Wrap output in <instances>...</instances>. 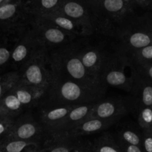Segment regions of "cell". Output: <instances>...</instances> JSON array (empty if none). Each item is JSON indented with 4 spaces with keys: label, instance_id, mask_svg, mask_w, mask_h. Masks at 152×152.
<instances>
[{
    "label": "cell",
    "instance_id": "21",
    "mask_svg": "<svg viewBox=\"0 0 152 152\" xmlns=\"http://www.w3.org/2000/svg\"><path fill=\"white\" fill-rule=\"evenodd\" d=\"M25 107L17 96L10 91L0 99V117L13 118L23 113Z\"/></svg>",
    "mask_w": 152,
    "mask_h": 152
},
{
    "label": "cell",
    "instance_id": "18",
    "mask_svg": "<svg viewBox=\"0 0 152 152\" xmlns=\"http://www.w3.org/2000/svg\"><path fill=\"white\" fill-rule=\"evenodd\" d=\"M130 91L134 94L139 109L152 107V82L138 74L137 71Z\"/></svg>",
    "mask_w": 152,
    "mask_h": 152
},
{
    "label": "cell",
    "instance_id": "14",
    "mask_svg": "<svg viewBox=\"0 0 152 152\" xmlns=\"http://www.w3.org/2000/svg\"><path fill=\"white\" fill-rule=\"evenodd\" d=\"M17 97L25 108H32L40 106L44 100L46 92L23 84H18L11 90Z\"/></svg>",
    "mask_w": 152,
    "mask_h": 152
},
{
    "label": "cell",
    "instance_id": "3",
    "mask_svg": "<svg viewBox=\"0 0 152 152\" xmlns=\"http://www.w3.org/2000/svg\"><path fill=\"white\" fill-rule=\"evenodd\" d=\"M135 74L132 60L118 52L116 55L104 56L99 80L105 88L110 87L130 91Z\"/></svg>",
    "mask_w": 152,
    "mask_h": 152
},
{
    "label": "cell",
    "instance_id": "32",
    "mask_svg": "<svg viewBox=\"0 0 152 152\" xmlns=\"http://www.w3.org/2000/svg\"><path fill=\"white\" fill-rule=\"evenodd\" d=\"M122 1L131 11H134L136 7L138 6L137 5V0H122Z\"/></svg>",
    "mask_w": 152,
    "mask_h": 152
},
{
    "label": "cell",
    "instance_id": "13",
    "mask_svg": "<svg viewBox=\"0 0 152 152\" xmlns=\"http://www.w3.org/2000/svg\"><path fill=\"white\" fill-rule=\"evenodd\" d=\"M35 19L47 23L55 26L68 33L72 34L76 37H84L91 34V32L86 27L74 21L72 19L63 15L58 12H54L47 15L40 17H35Z\"/></svg>",
    "mask_w": 152,
    "mask_h": 152
},
{
    "label": "cell",
    "instance_id": "34",
    "mask_svg": "<svg viewBox=\"0 0 152 152\" xmlns=\"http://www.w3.org/2000/svg\"><path fill=\"white\" fill-rule=\"evenodd\" d=\"M9 1H11V0H0V6L4 5V4H5L6 2H9Z\"/></svg>",
    "mask_w": 152,
    "mask_h": 152
},
{
    "label": "cell",
    "instance_id": "20",
    "mask_svg": "<svg viewBox=\"0 0 152 152\" xmlns=\"http://www.w3.org/2000/svg\"><path fill=\"white\" fill-rule=\"evenodd\" d=\"M62 0H26V9L31 18L56 12Z\"/></svg>",
    "mask_w": 152,
    "mask_h": 152
},
{
    "label": "cell",
    "instance_id": "25",
    "mask_svg": "<svg viewBox=\"0 0 152 152\" xmlns=\"http://www.w3.org/2000/svg\"><path fill=\"white\" fill-rule=\"evenodd\" d=\"M128 58H131L134 62H152V44L139 49Z\"/></svg>",
    "mask_w": 152,
    "mask_h": 152
},
{
    "label": "cell",
    "instance_id": "33",
    "mask_svg": "<svg viewBox=\"0 0 152 152\" xmlns=\"http://www.w3.org/2000/svg\"><path fill=\"white\" fill-rule=\"evenodd\" d=\"M86 2L89 4V5H91L95 10H97L98 7H99V4L101 3L102 0H85Z\"/></svg>",
    "mask_w": 152,
    "mask_h": 152
},
{
    "label": "cell",
    "instance_id": "10",
    "mask_svg": "<svg viewBox=\"0 0 152 152\" xmlns=\"http://www.w3.org/2000/svg\"><path fill=\"white\" fill-rule=\"evenodd\" d=\"M96 103V102L85 104L73 107L66 117L49 131V139L52 137H66L69 131H71L73 128L91 117L92 112Z\"/></svg>",
    "mask_w": 152,
    "mask_h": 152
},
{
    "label": "cell",
    "instance_id": "11",
    "mask_svg": "<svg viewBox=\"0 0 152 152\" xmlns=\"http://www.w3.org/2000/svg\"><path fill=\"white\" fill-rule=\"evenodd\" d=\"M31 17L28 13L25 1L11 0L0 6V22L23 28L29 24Z\"/></svg>",
    "mask_w": 152,
    "mask_h": 152
},
{
    "label": "cell",
    "instance_id": "15",
    "mask_svg": "<svg viewBox=\"0 0 152 152\" xmlns=\"http://www.w3.org/2000/svg\"><path fill=\"white\" fill-rule=\"evenodd\" d=\"M125 112V105L117 100H99L95 104L91 117L115 121ZM90 117V118H91Z\"/></svg>",
    "mask_w": 152,
    "mask_h": 152
},
{
    "label": "cell",
    "instance_id": "4",
    "mask_svg": "<svg viewBox=\"0 0 152 152\" xmlns=\"http://www.w3.org/2000/svg\"><path fill=\"white\" fill-rule=\"evenodd\" d=\"M119 40V51L130 57L133 53L152 44V17L132 18L116 34Z\"/></svg>",
    "mask_w": 152,
    "mask_h": 152
},
{
    "label": "cell",
    "instance_id": "2",
    "mask_svg": "<svg viewBox=\"0 0 152 152\" xmlns=\"http://www.w3.org/2000/svg\"><path fill=\"white\" fill-rule=\"evenodd\" d=\"M50 54L53 74L93 88L106 90L97 78L86 69L79 56V46L69 43L53 49Z\"/></svg>",
    "mask_w": 152,
    "mask_h": 152
},
{
    "label": "cell",
    "instance_id": "31",
    "mask_svg": "<svg viewBox=\"0 0 152 152\" xmlns=\"http://www.w3.org/2000/svg\"><path fill=\"white\" fill-rule=\"evenodd\" d=\"M137 5L145 9H152V0H137Z\"/></svg>",
    "mask_w": 152,
    "mask_h": 152
},
{
    "label": "cell",
    "instance_id": "6",
    "mask_svg": "<svg viewBox=\"0 0 152 152\" xmlns=\"http://www.w3.org/2000/svg\"><path fill=\"white\" fill-rule=\"evenodd\" d=\"M31 27L39 43L49 50L73 43L77 37L56 26L35 18H31Z\"/></svg>",
    "mask_w": 152,
    "mask_h": 152
},
{
    "label": "cell",
    "instance_id": "17",
    "mask_svg": "<svg viewBox=\"0 0 152 152\" xmlns=\"http://www.w3.org/2000/svg\"><path fill=\"white\" fill-rule=\"evenodd\" d=\"M79 56L89 73L99 80V75L103 65L104 55L97 48L92 46L82 48L79 46Z\"/></svg>",
    "mask_w": 152,
    "mask_h": 152
},
{
    "label": "cell",
    "instance_id": "28",
    "mask_svg": "<svg viewBox=\"0 0 152 152\" xmlns=\"http://www.w3.org/2000/svg\"><path fill=\"white\" fill-rule=\"evenodd\" d=\"M142 149L143 152H152V131H143L142 135Z\"/></svg>",
    "mask_w": 152,
    "mask_h": 152
},
{
    "label": "cell",
    "instance_id": "24",
    "mask_svg": "<svg viewBox=\"0 0 152 152\" xmlns=\"http://www.w3.org/2000/svg\"><path fill=\"white\" fill-rule=\"evenodd\" d=\"M119 141L125 144L134 145L141 147L142 136L132 130H125L121 132Z\"/></svg>",
    "mask_w": 152,
    "mask_h": 152
},
{
    "label": "cell",
    "instance_id": "19",
    "mask_svg": "<svg viewBox=\"0 0 152 152\" xmlns=\"http://www.w3.org/2000/svg\"><path fill=\"white\" fill-rule=\"evenodd\" d=\"M113 123H114V121L104 120V119L95 117L88 118L81 124L73 128L71 131H69L66 137L79 138L82 136L96 134V133L105 130L108 127L110 126Z\"/></svg>",
    "mask_w": 152,
    "mask_h": 152
},
{
    "label": "cell",
    "instance_id": "30",
    "mask_svg": "<svg viewBox=\"0 0 152 152\" xmlns=\"http://www.w3.org/2000/svg\"><path fill=\"white\" fill-rule=\"evenodd\" d=\"M118 142H119V145L122 147L123 152H143L142 149V148L140 146L125 144V143H122L119 141Z\"/></svg>",
    "mask_w": 152,
    "mask_h": 152
},
{
    "label": "cell",
    "instance_id": "27",
    "mask_svg": "<svg viewBox=\"0 0 152 152\" xmlns=\"http://www.w3.org/2000/svg\"><path fill=\"white\" fill-rule=\"evenodd\" d=\"M14 119L13 118L0 117V136L8 134L11 132L14 125Z\"/></svg>",
    "mask_w": 152,
    "mask_h": 152
},
{
    "label": "cell",
    "instance_id": "35",
    "mask_svg": "<svg viewBox=\"0 0 152 152\" xmlns=\"http://www.w3.org/2000/svg\"><path fill=\"white\" fill-rule=\"evenodd\" d=\"M151 131H152V130H151Z\"/></svg>",
    "mask_w": 152,
    "mask_h": 152
},
{
    "label": "cell",
    "instance_id": "7",
    "mask_svg": "<svg viewBox=\"0 0 152 152\" xmlns=\"http://www.w3.org/2000/svg\"><path fill=\"white\" fill-rule=\"evenodd\" d=\"M57 12L84 26L92 34L98 30L97 13L85 0H62Z\"/></svg>",
    "mask_w": 152,
    "mask_h": 152
},
{
    "label": "cell",
    "instance_id": "16",
    "mask_svg": "<svg viewBox=\"0 0 152 152\" xmlns=\"http://www.w3.org/2000/svg\"><path fill=\"white\" fill-rule=\"evenodd\" d=\"M40 111V122L45 126L48 133L66 117L75 106L71 105H42ZM78 106V105H77Z\"/></svg>",
    "mask_w": 152,
    "mask_h": 152
},
{
    "label": "cell",
    "instance_id": "23",
    "mask_svg": "<svg viewBox=\"0 0 152 152\" xmlns=\"http://www.w3.org/2000/svg\"><path fill=\"white\" fill-rule=\"evenodd\" d=\"M138 122L143 131L152 130V107H144L139 109Z\"/></svg>",
    "mask_w": 152,
    "mask_h": 152
},
{
    "label": "cell",
    "instance_id": "1",
    "mask_svg": "<svg viewBox=\"0 0 152 152\" xmlns=\"http://www.w3.org/2000/svg\"><path fill=\"white\" fill-rule=\"evenodd\" d=\"M106 90L93 88L53 74L42 105H77L101 100Z\"/></svg>",
    "mask_w": 152,
    "mask_h": 152
},
{
    "label": "cell",
    "instance_id": "22",
    "mask_svg": "<svg viewBox=\"0 0 152 152\" xmlns=\"http://www.w3.org/2000/svg\"><path fill=\"white\" fill-rule=\"evenodd\" d=\"M91 150L94 152H123L119 142L108 135L98 139L91 145Z\"/></svg>",
    "mask_w": 152,
    "mask_h": 152
},
{
    "label": "cell",
    "instance_id": "12",
    "mask_svg": "<svg viewBox=\"0 0 152 152\" xmlns=\"http://www.w3.org/2000/svg\"><path fill=\"white\" fill-rule=\"evenodd\" d=\"M91 151V145L83 142L78 137H58L49 139L37 152H84Z\"/></svg>",
    "mask_w": 152,
    "mask_h": 152
},
{
    "label": "cell",
    "instance_id": "9",
    "mask_svg": "<svg viewBox=\"0 0 152 152\" xmlns=\"http://www.w3.org/2000/svg\"><path fill=\"white\" fill-rule=\"evenodd\" d=\"M9 140H20L37 142L41 145V142H46L49 139V133L40 122L26 118L23 120L14 122V125L8 134Z\"/></svg>",
    "mask_w": 152,
    "mask_h": 152
},
{
    "label": "cell",
    "instance_id": "8",
    "mask_svg": "<svg viewBox=\"0 0 152 152\" xmlns=\"http://www.w3.org/2000/svg\"><path fill=\"white\" fill-rule=\"evenodd\" d=\"M20 38L11 52V59L16 66L22 69L37 52L45 47L35 37L31 23L20 31Z\"/></svg>",
    "mask_w": 152,
    "mask_h": 152
},
{
    "label": "cell",
    "instance_id": "5",
    "mask_svg": "<svg viewBox=\"0 0 152 152\" xmlns=\"http://www.w3.org/2000/svg\"><path fill=\"white\" fill-rule=\"evenodd\" d=\"M53 77L49 49L43 48L21 69L20 81L46 93Z\"/></svg>",
    "mask_w": 152,
    "mask_h": 152
},
{
    "label": "cell",
    "instance_id": "29",
    "mask_svg": "<svg viewBox=\"0 0 152 152\" xmlns=\"http://www.w3.org/2000/svg\"><path fill=\"white\" fill-rule=\"evenodd\" d=\"M11 52L6 47H0V66H4L8 63L11 58Z\"/></svg>",
    "mask_w": 152,
    "mask_h": 152
},
{
    "label": "cell",
    "instance_id": "26",
    "mask_svg": "<svg viewBox=\"0 0 152 152\" xmlns=\"http://www.w3.org/2000/svg\"><path fill=\"white\" fill-rule=\"evenodd\" d=\"M135 69L138 74L152 82V62H134Z\"/></svg>",
    "mask_w": 152,
    "mask_h": 152
}]
</instances>
